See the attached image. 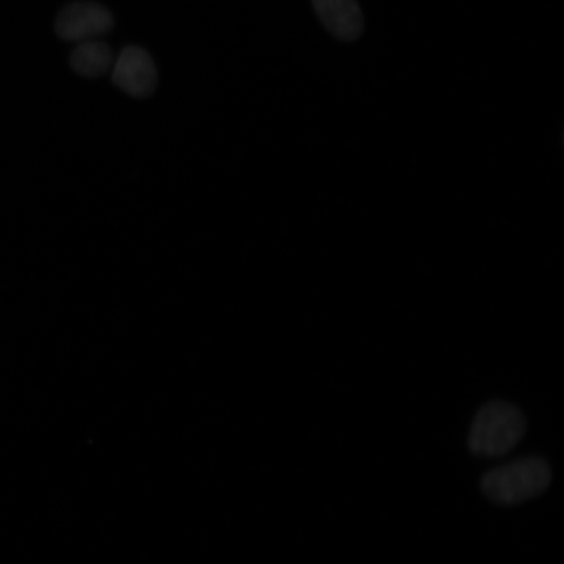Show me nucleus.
<instances>
[{
    "label": "nucleus",
    "instance_id": "obj_1",
    "mask_svg": "<svg viewBox=\"0 0 564 564\" xmlns=\"http://www.w3.org/2000/svg\"><path fill=\"white\" fill-rule=\"evenodd\" d=\"M527 420L518 406L496 400L476 414L469 434V448L478 457L509 454L524 438Z\"/></svg>",
    "mask_w": 564,
    "mask_h": 564
},
{
    "label": "nucleus",
    "instance_id": "obj_2",
    "mask_svg": "<svg viewBox=\"0 0 564 564\" xmlns=\"http://www.w3.org/2000/svg\"><path fill=\"white\" fill-rule=\"evenodd\" d=\"M552 478V468L545 458L531 456L489 470L482 477L481 488L492 502L513 506L541 496Z\"/></svg>",
    "mask_w": 564,
    "mask_h": 564
},
{
    "label": "nucleus",
    "instance_id": "obj_3",
    "mask_svg": "<svg viewBox=\"0 0 564 564\" xmlns=\"http://www.w3.org/2000/svg\"><path fill=\"white\" fill-rule=\"evenodd\" d=\"M115 21L105 7L90 2L70 3L56 18L55 31L62 40L86 42L108 33Z\"/></svg>",
    "mask_w": 564,
    "mask_h": 564
},
{
    "label": "nucleus",
    "instance_id": "obj_4",
    "mask_svg": "<svg viewBox=\"0 0 564 564\" xmlns=\"http://www.w3.org/2000/svg\"><path fill=\"white\" fill-rule=\"evenodd\" d=\"M112 82L126 95L151 96L158 86V69L151 55L137 46L126 47L118 56Z\"/></svg>",
    "mask_w": 564,
    "mask_h": 564
},
{
    "label": "nucleus",
    "instance_id": "obj_5",
    "mask_svg": "<svg viewBox=\"0 0 564 564\" xmlns=\"http://www.w3.org/2000/svg\"><path fill=\"white\" fill-rule=\"evenodd\" d=\"M314 9L327 30L344 41L359 37L364 17L357 0H313Z\"/></svg>",
    "mask_w": 564,
    "mask_h": 564
},
{
    "label": "nucleus",
    "instance_id": "obj_6",
    "mask_svg": "<svg viewBox=\"0 0 564 564\" xmlns=\"http://www.w3.org/2000/svg\"><path fill=\"white\" fill-rule=\"evenodd\" d=\"M111 63L109 46L95 40L80 42L70 55V66L77 74L86 77H98L108 73Z\"/></svg>",
    "mask_w": 564,
    "mask_h": 564
}]
</instances>
